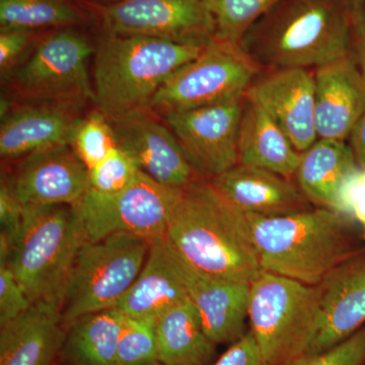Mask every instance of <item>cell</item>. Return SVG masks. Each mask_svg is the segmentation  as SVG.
<instances>
[{
	"mask_svg": "<svg viewBox=\"0 0 365 365\" xmlns=\"http://www.w3.org/2000/svg\"><path fill=\"white\" fill-rule=\"evenodd\" d=\"M165 237L187 263L209 275L250 285L262 272L246 215L205 178L181 189Z\"/></svg>",
	"mask_w": 365,
	"mask_h": 365,
	"instance_id": "obj_1",
	"label": "cell"
},
{
	"mask_svg": "<svg viewBox=\"0 0 365 365\" xmlns=\"http://www.w3.org/2000/svg\"><path fill=\"white\" fill-rule=\"evenodd\" d=\"M350 0H279L241 46L263 69L318 68L351 53Z\"/></svg>",
	"mask_w": 365,
	"mask_h": 365,
	"instance_id": "obj_2",
	"label": "cell"
},
{
	"mask_svg": "<svg viewBox=\"0 0 365 365\" xmlns=\"http://www.w3.org/2000/svg\"><path fill=\"white\" fill-rule=\"evenodd\" d=\"M259 255L262 271L321 285L359 251V228L331 209L279 216L244 213Z\"/></svg>",
	"mask_w": 365,
	"mask_h": 365,
	"instance_id": "obj_3",
	"label": "cell"
},
{
	"mask_svg": "<svg viewBox=\"0 0 365 365\" xmlns=\"http://www.w3.org/2000/svg\"><path fill=\"white\" fill-rule=\"evenodd\" d=\"M206 45L104 34L93 56L95 107L107 117L148 107L160 86Z\"/></svg>",
	"mask_w": 365,
	"mask_h": 365,
	"instance_id": "obj_4",
	"label": "cell"
},
{
	"mask_svg": "<svg viewBox=\"0 0 365 365\" xmlns=\"http://www.w3.org/2000/svg\"><path fill=\"white\" fill-rule=\"evenodd\" d=\"M86 240L81 203L24 206L7 265L32 304L61 306L76 255Z\"/></svg>",
	"mask_w": 365,
	"mask_h": 365,
	"instance_id": "obj_5",
	"label": "cell"
},
{
	"mask_svg": "<svg viewBox=\"0 0 365 365\" xmlns=\"http://www.w3.org/2000/svg\"><path fill=\"white\" fill-rule=\"evenodd\" d=\"M321 285L262 271L250 284L248 318L265 365H285L313 344L321 322Z\"/></svg>",
	"mask_w": 365,
	"mask_h": 365,
	"instance_id": "obj_6",
	"label": "cell"
},
{
	"mask_svg": "<svg viewBox=\"0 0 365 365\" xmlns=\"http://www.w3.org/2000/svg\"><path fill=\"white\" fill-rule=\"evenodd\" d=\"M150 241L138 235L116 232L81 246L62 295V323L97 312L114 309L143 270Z\"/></svg>",
	"mask_w": 365,
	"mask_h": 365,
	"instance_id": "obj_7",
	"label": "cell"
},
{
	"mask_svg": "<svg viewBox=\"0 0 365 365\" xmlns=\"http://www.w3.org/2000/svg\"><path fill=\"white\" fill-rule=\"evenodd\" d=\"M95 45L74 28L44 34L35 49L2 79L14 103L71 102L95 105L88 61Z\"/></svg>",
	"mask_w": 365,
	"mask_h": 365,
	"instance_id": "obj_8",
	"label": "cell"
},
{
	"mask_svg": "<svg viewBox=\"0 0 365 365\" xmlns=\"http://www.w3.org/2000/svg\"><path fill=\"white\" fill-rule=\"evenodd\" d=\"M262 71L241 44L213 38L160 86L148 107L163 116L240 100Z\"/></svg>",
	"mask_w": 365,
	"mask_h": 365,
	"instance_id": "obj_9",
	"label": "cell"
},
{
	"mask_svg": "<svg viewBox=\"0 0 365 365\" xmlns=\"http://www.w3.org/2000/svg\"><path fill=\"white\" fill-rule=\"evenodd\" d=\"M181 189L160 184L139 170L133 181L115 195L86 194L81 209L86 240L98 241L116 232L138 235L150 242L165 237Z\"/></svg>",
	"mask_w": 365,
	"mask_h": 365,
	"instance_id": "obj_10",
	"label": "cell"
},
{
	"mask_svg": "<svg viewBox=\"0 0 365 365\" xmlns=\"http://www.w3.org/2000/svg\"><path fill=\"white\" fill-rule=\"evenodd\" d=\"M104 34L204 46L215 24L206 0H120L98 11Z\"/></svg>",
	"mask_w": 365,
	"mask_h": 365,
	"instance_id": "obj_11",
	"label": "cell"
},
{
	"mask_svg": "<svg viewBox=\"0 0 365 365\" xmlns=\"http://www.w3.org/2000/svg\"><path fill=\"white\" fill-rule=\"evenodd\" d=\"M245 98L162 116L201 177L212 179L239 163Z\"/></svg>",
	"mask_w": 365,
	"mask_h": 365,
	"instance_id": "obj_12",
	"label": "cell"
},
{
	"mask_svg": "<svg viewBox=\"0 0 365 365\" xmlns=\"http://www.w3.org/2000/svg\"><path fill=\"white\" fill-rule=\"evenodd\" d=\"M117 146L130 155L138 169L172 188H184L201 177L194 170L165 120L150 108L107 117Z\"/></svg>",
	"mask_w": 365,
	"mask_h": 365,
	"instance_id": "obj_13",
	"label": "cell"
},
{
	"mask_svg": "<svg viewBox=\"0 0 365 365\" xmlns=\"http://www.w3.org/2000/svg\"><path fill=\"white\" fill-rule=\"evenodd\" d=\"M2 170L23 206L76 205L88 189V169L71 144L35 151Z\"/></svg>",
	"mask_w": 365,
	"mask_h": 365,
	"instance_id": "obj_14",
	"label": "cell"
},
{
	"mask_svg": "<svg viewBox=\"0 0 365 365\" xmlns=\"http://www.w3.org/2000/svg\"><path fill=\"white\" fill-rule=\"evenodd\" d=\"M314 74L299 67L263 69L247 96L259 103L304 153L317 140Z\"/></svg>",
	"mask_w": 365,
	"mask_h": 365,
	"instance_id": "obj_15",
	"label": "cell"
},
{
	"mask_svg": "<svg viewBox=\"0 0 365 365\" xmlns=\"http://www.w3.org/2000/svg\"><path fill=\"white\" fill-rule=\"evenodd\" d=\"M86 104L71 102L14 103L1 117L0 157L20 160L35 151L71 144L86 114Z\"/></svg>",
	"mask_w": 365,
	"mask_h": 365,
	"instance_id": "obj_16",
	"label": "cell"
},
{
	"mask_svg": "<svg viewBox=\"0 0 365 365\" xmlns=\"http://www.w3.org/2000/svg\"><path fill=\"white\" fill-rule=\"evenodd\" d=\"M318 138L347 141L365 112V79L351 53L314 69Z\"/></svg>",
	"mask_w": 365,
	"mask_h": 365,
	"instance_id": "obj_17",
	"label": "cell"
},
{
	"mask_svg": "<svg viewBox=\"0 0 365 365\" xmlns=\"http://www.w3.org/2000/svg\"><path fill=\"white\" fill-rule=\"evenodd\" d=\"M321 287L319 332L304 354L329 349L365 326V249L341 264Z\"/></svg>",
	"mask_w": 365,
	"mask_h": 365,
	"instance_id": "obj_18",
	"label": "cell"
},
{
	"mask_svg": "<svg viewBox=\"0 0 365 365\" xmlns=\"http://www.w3.org/2000/svg\"><path fill=\"white\" fill-rule=\"evenodd\" d=\"M177 255L188 299L209 339L216 345L232 344L241 339L246 334L250 285L201 272Z\"/></svg>",
	"mask_w": 365,
	"mask_h": 365,
	"instance_id": "obj_19",
	"label": "cell"
},
{
	"mask_svg": "<svg viewBox=\"0 0 365 365\" xmlns=\"http://www.w3.org/2000/svg\"><path fill=\"white\" fill-rule=\"evenodd\" d=\"M209 181L242 213L279 216L314 208L289 179L260 168L237 163Z\"/></svg>",
	"mask_w": 365,
	"mask_h": 365,
	"instance_id": "obj_20",
	"label": "cell"
},
{
	"mask_svg": "<svg viewBox=\"0 0 365 365\" xmlns=\"http://www.w3.org/2000/svg\"><path fill=\"white\" fill-rule=\"evenodd\" d=\"M188 299L176 251L163 237L151 242L143 270L116 309L129 318L157 319Z\"/></svg>",
	"mask_w": 365,
	"mask_h": 365,
	"instance_id": "obj_21",
	"label": "cell"
},
{
	"mask_svg": "<svg viewBox=\"0 0 365 365\" xmlns=\"http://www.w3.org/2000/svg\"><path fill=\"white\" fill-rule=\"evenodd\" d=\"M66 336L58 307L32 304L26 313L1 326L0 365H52Z\"/></svg>",
	"mask_w": 365,
	"mask_h": 365,
	"instance_id": "obj_22",
	"label": "cell"
},
{
	"mask_svg": "<svg viewBox=\"0 0 365 365\" xmlns=\"http://www.w3.org/2000/svg\"><path fill=\"white\" fill-rule=\"evenodd\" d=\"M239 163L292 179L302 153L259 103L246 95L240 122Z\"/></svg>",
	"mask_w": 365,
	"mask_h": 365,
	"instance_id": "obj_23",
	"label": "cell"
},
{
	"mask_svg": "<svg viewBox=\"0 0 365 365\" xmlns=\"http://www.w3.org/2000/svg\"><path fill=\"white\" fill-rule=\"evenodd\" d=\"M359 169L349 143L319 138L302 153L294 178L314 206L336 211L343 190Z\"/></svg>",
	"mask_w": 365,
	"mask_h": 365,
	"instance_id": "obj_24",
	"label": "cell"
},
{
	"mask_svg": "<svg viewBox=\"0 0 365 365\" xmlns=\"http://www.w3.org/2000/svg\"><path fill=\"white\" fill-rule=\"evenodd\" d=\"M158 361L165 365H208L215 346L190 300L160 314L155 322Z\"/></svg>",
	"mask_w": 365,
	"mask_h": 365,
	"instance_id": "obj_25",
	"label": "cell"
},
{
	"mask_svg": "<svg viewBox=\"0 0 365 365\" xmlns=\"http://www.w3.org/2000/svg\"><path fill=\"white\" fill-rule=\"evenodd\" d=\"M126 316L116 307L81 317L66 329L62 347L68 365H118Z\"/></svg>",
	"mask_w": 365,
	"mask_h": 365,
	"instance_id": "obj_26",
	"label": "cell"
},
{
	"mask_svg": "<svg viewBox=\"0 0 365 365\" xmlns=\"http://www.w3.org/2000/svg\"><path fill=\"white\" fill-rule=\"evenodd\" d=\"M86 14L71 0H0V31L74 28Z\"/></svg>",
	"mask_w": 365,
	"mask_h": 365,
	"instance_id": "obj_27",
	"label": "cell"
},
{
	"mask_svg": "<svg viewBox=\"0 0 365 365\" xmlns=\"http://www.w3.org/2000/svg\"><path fill=\"white\" fill-rule=\"evenodd\" d=\"M279 0H206L215 24V38L241 44L259 19Z\"/></svg>",
	"mask_w": 365,
	"mask_h": 365,
	"instance_id": "obj_28",
	"label": "cell"
},
{
	"mask_svg": "<svg viewBox=\"0 0 365 365\" xmlns=\"http://www.w3.org/2000/svg\"><path fill=\"white\" fill-rule=\"evenodd\" d=\"M71 145L88 170L107 158L117 144L104 113L96 107L86 112L74 132Z\"/></svg>",
	"mask_w": 365,
	"mask_h": 365,
	"instance_id": "obj_29",
	"label": "cell"
},
{
	"mask_svg": "<svg viewBox=\"0 0 365 365\" xmlns=\"http://www.w3.org/2000/svg\"><path fill=\"white\" fill-rule=\"evenodd\" d=\"M155 319L126 317L118 345V365H150L158 361Z\"/></svg>",
	"mask_w": 365,
	"mask_h": 365,
	"instance_id": "obj_30",
	"label": "cell"
},
{
	"mask_svg": "<svg viewBox=\"0 0 365 365\" xmlns=\"http://www.w3.org/2000/svg\"><path fill=\"white\" fill-rule=\"evenodd\" d=\"M139 170L130 155L116 146L107 158L88 170L86 194L97 197L115 195L133 181Z\"/></svg>",
	"mask_w": 365,
	"mask_h": 365,
	"instance_id": "obj_31",
	"label": "cell"
},
{
	"mask_svg": "<svg viewBox=\"0 0 365 365\" xmlns=\"http://www.w3.org/2000/svg\"><path fill=\"white\" fill-rule=\"evenodd\" d=\"M285 365H365V326L329 349L302 355Z\"/></svg>",
	"mask_w": 365,
	"mask_h": 365,
	"instance_id": "obj_32",
	"label": "cell"
},
{
	"mask_svg": "<svg viewBox=\"0 0 365 365\" xmlns=\"http://www.w3.org/2000/svg\"><path fill=\"white\" fill-rule=\"evenodd\" d=\"M24 206L21 205L6 178L0 181V263H6L9 253L21 227Z\"/></svg>",
	"mask_w": 365,
	"mask_h": 365,
	"instance_id": "obj_33",
	"label": "cell"
},
{
	"mask_svg": "<svg viewBox=\"0 0 365 365\" xmlns=\"http://www.w3.org/2000/svg\"><path fill=\"white\" fill-rule=\"evenodd\" d=\"M40 31H0V78L4 79L35 49L42 39Z\"/></svg>",
	"mask_w": 365,
	"mask_h": 365,
	"instance_id": "obj_34",
	"label": "cell"
},
{
	"mask_svg": "<svg viewBox=\"0 0 365 365\" xmlns=\"http://www.w3.org/2000/svg\"><path fill=\"white\" fill-rule=\"evenodd\" d=\"M32 302L7 264H0V327L26 313Z\"/></svg>",
	"mask_w": 365,
	"mask_h": 365,
	"instance_id": "obj_35",
	"label": "cell"
},
{
	"mask_svg": "<svg viewBox=\"0 0 365 365\" xmlns=\"http://www.w3.org/2000/svg\"><path fill=\"white\" fill-rule=\"evenodd\" d=\"M336 211L356 225L361 239L365 241V168H359L350 178Z\"/></svg>",
	"mask_w": 365,
	"mask_h": 365,
	"instance_id": "obj_36",
	"label": "cell"
},
{
	"mask_svg": "<svg viewBox=\"0 0 365 365\" xmlns=\"http://www.w3.org/2000/svg\"><path fill=\"white\" fill-rule=\"evenodd\" d=\"M211 365H265L251 331L235 343Z\"/></svg>",
	"mask_w": 365,
	"mask_h": 365,
	"instance_id": "obj_37",
	"label": "cell"
},
{
	"mask_svg": "<svg viewBox=\"0 0 365 365\" xmlns=\"http://www.w3.org/2000/svg\"><path fill=\"white\" fill-rule=\"evenodd\" d=\"M351 55L365 79V4L353 11Z\"/></svg>",
	"mask_w": 365,
	"mask_h": 365,
	"instance_id": "obj_38",
	"label": "cell"
},
{
	"mask_svg": "<svg viewBox=\"0 0 365 365\" xmlns=\"http://www.w3.org/2000/svg\"><path fill=\"white\" fill-rule=\"evenodd\" d=\"M348 140L354 153L357 165L359 168H365V112L355 125Z\"/></svg>",
	"mask_w": 365,
	"mask_h": 365,
	"instance_id": "obj_39",
	"label": "cell"
},
{
	"mask_svg": "<svg viewBox=\"0 0 365 365\" xmlns=\"http://www.w3.org/2000/svg\"><path fill=\"white\" fill-rule=\"evenodd\" d=\"M364 4L365 0H350V4H351L353 11H357L360 7L364 6Z\"/></svg>",
	"mask_w": 365,
	"mask_h": 365,
	"instance_id": "obj_40",
	"label": "cell"
},
{
	"mask_svg": "<svg viewBox=\"0 0 365 365\" xmlns=\"http://www.w3.org/2000/svg\"><path fill=\"white\" fill-rule=\"evenodd\" d=\"M150 365H165L162 364V362H157V364H150Z\"/></svg>",
	"mask_w": 365,
	"mask_h": 365,
	"instance_id": "obj_41",
	"label": "cell"
},
{
	"mask_svg": "<svg viewBox=\"0 0 365 365\" xmlns=\"http://www.w3.org/2000/svg\"><path fill=\"white\" fill-rule=\"evenodd\" d=\"M118 1H120V0H118Z\"/></svg>",
	"mask_w": 365,
	"mask_h": 365,
	"instance_id": "obj_42",
	"label": "cell"
}]
</instances>
